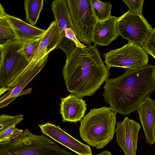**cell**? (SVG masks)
<instances>
[{"label":"cell","instance_id":"4","mask_svg":"<svg viewBox=\"0 0 155 155\" xmlns=\"http://www.w3.org/2000/svg\"><path fill=\"white\" fill-rule=\"evenodd\" d=\"M117 113L110 107L91 110L81 121L79 134L82 140L96 149L103 148L115 133Z\"/></svg>","mask_w":155,"mask_h":155},{"label":"cell","instance_id":"12","mask_svg":"<svg viewBox=\"0 0 155 155\" xmlns=\"http://www.w3.org/2000/svg\"><path fill=\"white\" fill-rule=\"evenodd\" d=\"M87 106L84 100L71 94L61 98L60 113L62 121L75 123L81 120L84 117Z\"/></svg>","mask_w":155,"mask_h":155},{"label":"cell","instance_id":"15","mask_svg":"<svg viewBox=\"0 0 155 155\" xmlns=\"http://www.w3.org/2000/svg\"><path fill=\"white\" fill-rule=\"evenodd\" d=\"M5 17L12 27L16 38L22 42L42 37L46 30L35 27L15 17L6 14Z\"/></svg>","mask_w":155,"mask_h":155},{"label":"cell","instance_id":"22","mask_svg":"<svg viewBox=\"0 0 155 155\" xmlns=\"http://www.w3.org/2000/svg\"><path fill=\"white\" fill-rule=\"evenodd\" d=\"M142 47L147 54L155 59V28L153 29L149 38L143 44Z\"/></svg>","mask_w":155,"mask_h":155},{"label":"cell","instance_id":"7","mask_svg":"<svg viewBox=\"0 0 155 155\" xmlns=\"http://www.w3.org/2000/svg\"><path fill=\"white\" fill-rule=\"evenodd\" d=\"M116 25L119 34L123 38L141 47L153 29L143 15L129 11L117 17Z\"/></svg>","mask_w":155,"mask_h":155},{"label":"cell","instance_id":"5","mask_svg":"<svg viewBox=\"0 0 155 155\" xmlns=\"http://www.w3.org/2000/svg\"><path fill=\"white\" fill-rule=\"evenodd\" d=\"M0 155H74L45 135L33 134L26 129L18 138L0 144Z\"/></svg>","mask_w":155,"mask_h":155},{"label":"cell","instance_id":"9","mask_svg":"<svg viewBox=\"0 0 155 155\" xmlns=\"http://www.w3.org/2000/svg\"><path fill=\"white\" fill-rule=\"evenodd\" d=\"M51 8L60 36L58 47L67 56L75 48V45L73 41L65 36L64 31L66 28H71L74 31L66 0L53 1L51 4Z\"/></svg>","mask_w":155,"mask_h":155},{"label":"cell","instance_id":"26","mask_svg":"<svg viewBox=\"0 0 155 155\" xmlns=\"http://www.w3.org/2000/svg\"><path fill=\"white\" fill-rule=\"evenodd\" d=\"M154 136H155V131H154Z\"/></svg>","mask_w":155,"mask_h":155},{"label":"cell","instance_id":"14","mask_svg":"<svg viewBox=\"0 0 155 155\" xmlns=\"http://www.w3.org/2000/svg\"><path fill=\"white\" fill-rule=\"evenodd\" d=\"M137 110L146 141L153 145L155 142V100L148 97Z\"/></svg>","mask_w":155,"mask_h":155},{"label":"cell","instance_id":"20","mask_svg":"<svg viewBox=\"0 0 155 155\" xmlns=\"http://www.w3.org/2000/svg\"><path fill=\"white\" fill-rule=\"evenodd\" d=\"M39 73L38 72L35 73L25 81L8 91L6 94L2 95L0 98V108H3L8 106L19 96L23 89Z\"/></svg>","mask_w":155,"mask_h":155},{"label":"cell","instance_id":"18","mask_svg":"<svg viewBox=\"0 0 155 155\" xmlns=\"http://www.w3.org/2000/svg\"><path fill=\"white\" fill-rule=\"evenodd\" d=\"M43 0H25L24 2L26 19L31 25H35L44 5Z\"/></svg>","mask_w":155,"mask_h":155},{"label":"cell","instance_id":"25","mask_svg":"<svg viewBox=\"0 0 155 155\" xmlns=\"http://www.w3.org/2000/svg\"><path fill=\"white\" fill-rule=\"evenodd\" d=\"M95 155H112V153L110 151L105 150L101 153Z\"/></svg>","mask_w":155,"mask_h":155},{"label":"cell","instance_id":"19","mask_svg":"<svg viewBox=\"0 0 155 155\" xmlns=\"http://www.w3.org/2000/svg\"><path fill=\"white\" fill-rule=\"evenodd\" d=\"M92 9L98 21H103L111 15L112 4L110 2H103L98 0H91Z\"/></svg>","mask_w":155,"mask_h":155},{"label":"cell","instance_id":"6","mask_svg":"<svg viewBox=\"0 0 155 155\" xmlns=\"http://www.w3.org/2000/svg\"><path fill=\"white\" fill-rule=\"evenodd\" d=\"M74 31L83 44L91 45L97 21L94 14L91 0H66Z\"/></svg>","mask_w":155,"mask_h":155},{"label":"cell","instance_id":"2","mask_svg":"<svg viewBox=\"0 0 155 155\" xmlns=\"http://www.w3.org/2000/svg\"><path fill=\"white\" fill-rule=\"evenodd\" d=\"M66 57L63 77L68 91L77 97L93 95L110 75L94 45L75 47Z\"/></svg>","mask_w":155,"mask_h":155},{"label":"cell","instance_id":"16","mask_svg":"<svg viewBox=\"0 0 155 155\" xmlns=\"http://www.w3.org/2000/svg\"><path fill=\"white\" fill-rule=\"evenodd\" d=\"M20 114L15 116L3 114L0 116V144H6L19 137L24 131L15 127L23 120Z\"/></svg>","mask_w":155,"mask_h":155},{"label":"cell","instance_id":"24","mask_svg":"<svg viewBox=\"0 0 155 155\" xmlns=\"http://www.w3.org/2000/svg\"><path fill=\"white\" fill-rule=\"evenodd\" d=\"M65 36L68 39L73 41L76 47L80 48H84L87 46L79 41L73 29L71 28H68L64 31Z\"/></svg>","mask_w":155,"mask_h":155},{"label":"cell","instance_id":"1","mask_svg":"<svg viewBox=\"0 0 155 155\" xmlns=\"http://www.w3.org/2000/svg\"><path fill=\"white\" fill-rule=\"evenodd\" d=\"M125 69L120 76L106 80L103 94L110 107L123 115L137 110L155 90L154 65Z\"/></svg>","mask_w":155,"mask_h":155},{"label":"cell","instance_id":"17","mask_svg":"<svg viewBox=\"0 0 155 155\" xmlns=\"http://www.w3.org/2000/svg\"><path fill=\"white\" fill-rule=\"evenodd\" d=\"M6 13L0 4V46L5 45L17 39L15 33L7 20Z\"/></svg>","mask_w":155,"mask_h":155},{"label":"cell","instance_id":"11","mask_svg":"<svg viewBox=\"0 0 155 155\" xmlns=\"http://www.w3.org/2000/svg\"><path fill=\"white\" fill-rule=\"evenodd\" d=\"M38 126L44 134L79 155H92L89 146L75 139L62 130L59 126L48 122Z\"/></svg>","mask_w":155,"mask_h":155},{"label":"cell","instance_id":"21","mask_svg":"<svg viewBox=\"0 0 155 155\" xmlns=\"http://www.w3.org/2000/svg\"><path fill=\"white\" fill-rule=\"evenodd\" d=\"M43 36L23 42L21 47L18 50V52L30 62L38 48Z\"/></svg>","mask_w":155,"mask_h":155},{"label":"cell","instance_id":"27","mask_svg":"<svg viewBox=\"0 0 155 155\" xmlns=\"http://www.w3.org/2000/svg\"></svg>","mask_w":155,"mask_h":155},{"label":"cell","instance_id":"23","mask_svg":"<svg viewBox=\"0 0 155 155\" xmlns=\"http://www.w3.org/2000/svg\"><path fill=\"white\" fill-rule=\"evenodd\" d=\"M129 8L130 12L142 15L144 0H122Z\"/></svg>","mask_w":155,"mask_h":155},{"label":"cell","instance_id":"10","mask_svg":"<svg viewBox=\"0 0 155 155\" xmlns=\"http://www.w3.org/2000/svg\"><path fill=\"white\" fill-rule=\"evenodd\" d=\"M116 141L125 155H136L140 124L126 117L122 122L116 123Z\"/></svg>","mask_w":155,"mask_h":155},{"label":"cell","instance_id":"13","mask_svg":"<svg viewBox=\"0 0 155 155\" xmlns=\"http://www.w3.org/2000/svg\"><path fill=\"white\" fill-rule=\"evenodd\" d=\"M117 18L111 15L105 20L97 21L93 35L94 45L107 46L117 39L119 36L116 25Z\"/></svg>","mask_w":155,"mask_h":155},{"label":"cell","instance_id":"3","mask_svg":"<svg viewBox=\"0 0 155 155\" xmlns=\"http://www.w3.org/2000/svg\"><path fill=\"white\" fill-rule=\"evenodd\" d=\"M22 42L17 39L0 46V95L17 87L35 73L31 71L30 62L18 52Z\"/></svg>","mask_w":155,"mask_h":155},{"label":"cell","instance_id":"8","mask_svg":"<svg viewBox=\"0 0 155 155\" xmlns=\"http://www.w3.org/2000/svg\"><path fill=\"white\" fill-rule=\"evenodd\" d=\"M104 62L110 68L118 67L135 69L148 64L147 54L142 47L128 43L123 47L103 54Z\"/></svg>","mask_w":155,"mask_h":155}]
</instances>
